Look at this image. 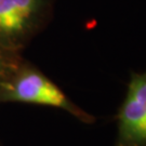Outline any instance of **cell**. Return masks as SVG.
I'll return each instance as SVG.
<instances>
[{"label":"cell","mask_w":146,"mask_h":146,"mask_svg":"<svg viewBox=\"0 0 146 146\" xmlns=\"http://www.w3.org/2000/svg\"><path fill=\"white\" fill-rule=\"evenodd\" d=\"M0 101L60 108L84 123L95 118L81 110L44 74L34 67H22L11 73L0 89Z\"/></svg>","instance_id":"obj_1"},{"label":"cell","mask_w":146,"mask_h":146,"mask_svg":"<svg viewBox=\"0 0 146 146\" xmlns=\"http://www.w3.org/2000/svg\"><path fill=\"white\" fill-rule=\"evenodd\" d=\"M50 0H0V48L15 49L47 15Z\"/></svg>","instance_id":"obj_2"},{"label":"cell","mask_w":146,"mask_h":146,"mask_svg":"<svg viewBox=\"0 0 146 146\" xmlns=\"http://www.w3.org/2000/svg\"><path fill=\"white\" fill-rule=\"evenodd\" d=\"M116 119V146H146V70L131 73L127 94Z\"/></svg>","instance_id":"obj_3"},{"label":"cell","mask_w":146,"mask_h":146,"mask_svg":"<svg viewBox=\"0 0 146 146\" xmlns=\"http://www.w3.org/2000/svg\"><path fill=\"white\" fill-rule=\"evenodd\" d=\"M3 50L5 49L0 48V89H1V86L3 84V81L10 75L9 74V65H8V63L5 61V55L2 53Z\"/></svg>","instance_id":"obj_4"}]
</instances>
